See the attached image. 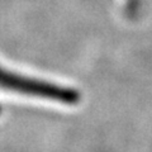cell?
Segmentation results:
<instances>
[{
    "label": "cell",
    "instance_id": "1",
    "mask_svg": "<svg viewBox=\"0 0 152 152\" xmlns=\"http://www.w3.org/2000/svg\"><path fill=\"white\" fill-rule=\"evenodd\" d=\"M0 89L9 90L31 96L53 99V100L74 104L79 100V94L75 90L57 86L48 83H42L39 80L24 77V76L10 72L0 66Z\"/></svg>",
    "mask_w": 152,
    "mask_h": 152
}]
</instances>
